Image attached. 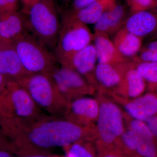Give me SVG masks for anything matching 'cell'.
<instances>
[{
  "instance_id": "6da1fadb",
  "label": "cell",
  "mask_w": 157,
  "mask_h": 157,
  "mask_svg": "<svg viewBox=\"0 0 157 157\" xmlns=\"http://www.w3.org/2000/svg\"><path fill=\"white\" fill-rule=\"evenodd\" d=\"M0 128L18 155L46 153L50 148H64L78 141L97 138L96 126H82L64 117L47 115L30 123L0 115Z\"/></svg>"
},
{
  "instance_id": "7a4b0ae2",
  "label": "cell",
  "mask_w": 157,
  "mask_h": 157,
  "mask_svg": "<svg viewBox=\"0 0 157 157\" xmlns=\"http://www.w3.org/2000/svg\"><path fill=\"white\" fill-rule=\"evenodd\" d=\"M21 11L29 33L49 50L54 49L61 22L56 0H38L28 10Z\"/></svg>"
},
{
  "instance_id": "3957f363",
  "label": "cell",
  "mask_w": 157,
  "mask_h": 157,
  "mask_svg": "<svg viewBox=\"0 0 157 157\" xmlns=\"http://www.w3.org/2000/svg\"><path fill=\"white\" fill-rule=\"evenodd\" d=\"M28 92L36 105L55 117H64L69 102L49 75L29 73L17 82Z\"/></svg>"
},
{
  "instance_id": "277c9868",
  "label": "cell",
  "mask_w": 157,
  "mask_h": 157,
  "mask_svg": "<svg viewBox=\"0 0 157 157\" xmlns=\"http://www.w3.org/2000/svg\"><path fill=\"white\" fill-rule=\"evenodd\" d=\"M99 115L97 120L96 146L98 154L114 147L126 129L124 114L119 106L107 95L98 94Z\"/></svg>"
},
{
  "instance_id": "5b68a950",
  "label": "cell",
  "mask_w": 157,
  "mask_h": 157,
  "mask_svg": "<svg viewBox=\"0 0 157 157\" xmlns=\"http://www.w3.org/2000/svg\"><path fill=\"white\" fill-rule=\"evenodd\" d=\"M54 55L61 66H66L77 52L91 44L94 39L87 25L64 13Z\"/></svg>"
},
{
  "instance_id": "8992f818",
  "label": "cell",
  "mask_w": 157,
  "mask_h": 157,
  "mask_svg": "<svg viewBox=\"0 0 157 157\" xmlns=\"http://www.w3.org/2000/svg\"><path fill=\"white\" fill-rule=\"evenodd\" d=\"M36 105L26 90L10 81L0 95V115L24 123L35 121L46 114Z\"/></svg>"
},
{
  "instance_id": "52a82bcc",
  "label": "cell",
  "mask_w": 157,
  "mask_h": 157,
  "mask_svg": "<svg viewBox=\"0 0 157 157\" xmlns=\"http://www.w3.org/2000/svg\"><path fill=\"white\" fill-rule=\"evenodd\" d=\"M13 44L24 67L29 73L50 75L57 67L54 54L29 32Z\"/></svg>"
},
{
  "instance_id": "ba28073f",
  "label": "cell",
  "mask_w": 157,
  "mask_h": 157,
  "mask_svg": "<svg viewBox=\"0 0 157 157\" xmlns=\"http://www.w3.org/2000/svg\"><path fill=\"white\" fill-rule=\"evenodd\" d=\"M49 76L69 102L80 97L93 94L96 91L84 77L70 68L60 66Z\"/></svg>"
},
{
  "instance_id": "9c48e42d",
  "label": "cell",
  "mask_w": 157,
  "mask_h": 157,
  "mask_svg": "<svg viewBox=\"0 0 157 157\" xmlns=\"http://www.w3.org/2000/svg\"><path fill=\"white\" fill-rule=\"evenodd\" d=\"M99 109L97 98L80 97L70 102L63 117L82 126H95Z\"/></svg>"
},
{
  "instance_id": "30bf717a",
  "label": "cell",
  "mask_w": 157,
  "mask_h": 157,
  "mask_svg": "<svg viewBox=\"0 0 157 157\" xmlns=\"http://www.w3.org/2000/svg\"><path fill=\"white\" fill-rule=\"evenodd\" d=\"M145 80L130 60L124 72L120 84L112 94L114 101H128L142 95L146 87Z\"/></svg>"
},
{
  "instance_id": "8fae6325",
  "label": "cell",
  "mask_w": 157,
  "mask_h": 157,
  "mask_svg": "<svg viewBox=\"0 0 157 157\" xmlns=\"http://www.w3.org/2000/svg\"><path fill=\"white\" fill-rule=\"evenodd\" d=\"M130 60L117 65L98 63L94 74L96 90L99 94L112 95L120 84Z\"/></svg>"
},
{
  "instance_id": "7c38bea8",
  "label": "cell",
  "mask_w": 157,
  "mask_h": 157,
  "mask_svg": "<svg viewBox=\"0 0 157 157\" xmlns=\"http://www.w3.org/2000/svg\"><path fill=\"white\" fill-rule=\"evenodd\" d=\"M1 44L0 74L10 81L17 83L30 73L24 67L13 43Z\"/></svg>"
},
{
  "instance_id": "4fadbf2b",
  "label": "cell",
  "mask_w": 157,
  "mask_h": 157,
  "mask_svg": "<svg viewBox=\"0 0 157 157\" xmlns=\"http://www.w3.org/2000/svg\"><path fill=\"white\" fill-rule=\"evenodd\" d=\"M123 105L125 113L130 117L145 122L157 114V95L149 93L138 98L119 101Z\"/></svg>"
},
{
  "instance_id": "5bb4252c",
  "label": "cell",
  "mask_w": 157,
  "mask_h": 157,
  "mask_svg": "<svg viewBox=\"0 0 157 157\" xmlns=\"http://www.w3.org/2000/svg\"><path fill=\"white\" fill-rule=\"evenodd\" d=\"M97 60L95 48L94 45L90 44L74 55L64 67L76 71L94 88V74Z\"/></svg>"
},
{
  "instance_id": "9a60e30c",
  "label": "cell",
  "mask_w": 157,
  "mask_h": 157,
  "mask_svg": "<svg viewBox=\"0 0 157 157\" xmlns=\"http://www.w3.org/2000/svg\"><path fill=\"white\" fill-rule=\"evenodd\" d=\"M27 32L21 11L0 14V43H13Z\"/></svg>"
},
{
  "instance_id": "2e32d148",
  "label": "cell",
  "mask_w": 157,
  "mask_h": 157,
  "mask_svg": "<svg viewBox=\"0 0 157 157\" xmlns=\"http://www.w3.org/2000/svg\"><path fill=\"white\" fill-rule=\"evenodd\" d=\"M123 27L131 33L143 39L156 32L157 13L148 11L133 13L126 18Z\"/></svg>"
},
{
  "instance_id": "e0dca14e",
  "label": "cell",
  "mask_w": 157,
  "mask_h": 157,
  "mask_svg": "<svg viewBox=\"0 0 157 157\" xmlns=\"http://www.w3.org/2000/svg\"><path fill=\"white\" fill-rule=\"evenodd\" d=\"M93 40L98 63L117 65L130 60L125 58L119 52L107 34L95 32Z\"/></svg>"
},
{
  "instance_id": "ac0fdd59",
  "label": "cell",
  "mask_w": 157,
  "mask_h": 157,
  "mask_svg": "<svg viewBox=\"0 0 157 157\" xmlns=\"http://www.w3.org/2000/svg\"><path fill=\"white\" fill-rule=\"evenodd\" d=\"M125 14L124 7L116 2L102 14L95 24V32H102L108 35L116 33L123 27Z\"/></svg>"
},
{
  "instance_id": "d6986e66",
  "label": "cell",
  "mask_w": 157,
  "mask_h": 157,
  "mask_svg": "<svg viewBox=\"0 0 157 157\" xmlns=\"http://www.w3.org/2000/svg\"><path fill=\"white\" fill-rule=\"evenodd\" d=\"M143 39L131 33L124 27L116 33L113 43L124 58L131 59L137 56L142 48Z\"/></svg>"
},
{
  "instance_id": "ffe728a7",
  "label": "cell",
  "mask_w": 157,
  "mask_h": 157,
  "mask_svg": "<svg viewBox=\"0 0 157 157\" xmlns=\"http://www.w3.org/2000/svg\"><path fill=\"white\" fill-rule=\"evenodd\" d=\"M116 1L98 0L83 9L68 10L65 13L85 24H95L102 14L116 2Z\"/></svg>"
},
{
  "instance_id": "44dd1931",
  "label": "cell",
  "mask_w": 157,
  "mask_h": 157,
  "mask_svg": "<svg viewBox=\"0 0 157 157\" xmlns=\"http://www.w3.org/2000/svg\"><path fill=\"white\" fill-rule=\"evenodd\" d=\"M133 132L136 137V154L141 157H154L157 155V147L155 140V137L148 127L139 132Z\"/></svg>"
},
{
  "instance_id": "7402d4cb",
  "label": "cell",
  "mask_w": 157,
  "mask_h": 157,
  "mask_svg": "<svg viewBox=\"0 0 157 157\" xmlns=\"http://www.w3.org/2000/svg\"><path fill=\"white\" fill-rule=\"evenodd\" d=\"M92 140H83L64 147L69 157H98Z\"/></svg>"
},
{
  "instance_id": "603a6c76",
  "label": "cell",
  "mask_w": 157,
  "mask_h": 157,
  "mask_svg": "<svg viewBox=\"0 0 157 157\" xmlns=\"http://www.w3.org/2000/svg\"><path fill=\"white\" fill-rule=\"evenodd\" d=\"M132 59L145 81L148 82L150 84L157 83V62H140L136 57Z\"/></svg>"
},
{
  "instance_id": "cb8c5ba5",
  "label": "cell",
  "mask_w": 157,
  "mask_h": 157,
  "mask_svg": "<svg viewBox=\"0 0 157 157\" xmlns=\"http://www.w3.org/2000/svg\"><path fill=\"white\" fill-rule=\"evenodd\" d=\"M137 59L142 62H157V40L152 41L142 47Z\"/></svg>"
},
{
  "instance_id": "d4e9b609",
  "label": "cell",
  "mask_w": 157,
  "mask_h": 157,
  "mask_svg": "<svg viewBox=\"0 0 157 157\" xmlns=\"http://www.w3.org/2000/svg\"><path fill=\"white\" fill-rule=\"evenodd\" d=\"M132 14L142 11H154L155 0H125Z\"/></svg>"
},
{
  "instance_id": "484cf974",
  "label": "cell",
  "mask_w": 157,
  "mask_h": 157,
  "mask_svg": "<svg viewBox=\"0 0 157 157\" xmlns=\"http://www.w3.org/2000/svg\"><path fill=\"white\" fill-rule=\"evenodd\" d=\"M20 0H0V14L18 11Z\"/></svg>"
},
{
  "instance_id": "4316f807",
  "label": "cell",
  "mask_w": 157,
  "mask_h": 157,
  "mask_svg": "<svg viewBox=\"0 0 157 157\" xmlns=\"http://www.w3.org/2000/svg\"><path fill=\"white\" fill-rule=\"evenodd\" d=\"M4 149L14 152V150L10 140L0 128V150Z\"/></svg>"
},
{
  "instance_id": "83f0119b",
  "label": "cell",
  "mask_w": 157,
  "mask_h": 157,
  "mask_svg": "<svg viewBox=\"0 0 157 157\" xmlns=\"http://www.w3.org/2000/svg\"><path fill=\"white\" fill-rule=\"evenodd\" d=\"M98 157H129L120 151L115 147L107 149L100 154Z\"/></svg>"
},
{
  "instance_id": "f1b7e54d",
  "label": "cell",
  "mask_w": 157,
  "mask_h": 157,
  "mask_svg": "<svg viewBox=\"0 0 157 157\" xmlns=\"http://www.w3.org/2000/svg\"><path fill=\"white\" fill-rule=\"evenodd\" d=\"M98 0H73L72 10H78L89 6Z\"/></svg>"
},
{
  "instance_id": "f546056e",
  "label": "cell",
  "mask_w": 157,
  "mask_h": 157,
  "mask_svg": "<svg viewBox=\"0 0 157 157\" xmlns=\"http://www.w3.org/2000/svg\"><path fill=\"white\" fill-rule=\"evenodd\" d=\"M144 122L155 137H157V114L150 118Z\"/></svg>"
},
{
  "instance_id": "4dcf8cb0",
  "label": "cell",
  "mask_w": 157,
  "mask_h": 157,
  "mask_svg": "<svg viewBox=\"0 0 157 157\" xmlns=\"http://www.w3.org/2000/svg\"><path fill=\"white\" fill-rule=\"evenodd\" d=\"M19 157H56L52 156L45 152H34L23 154L18 155Z\"/></svg>"
},
{
  "instance_id": "1f68e13d",
  "label": "cell",
  "mask_w": 157,
  "mask_h": 157,
  "mask_svg": "<svg viewBox=\"0 0 157 157\" xmlns=\"http://www.w3.org/2000/svg\"><path fill=\"white\" fill-rule=\"evenodd\" d=\"M10 81L8 78L0 74V95L5 90Z\"/></svg>"
},
{
  "instance_id": "d6a6232c",
  "label": "cell",
  "mask_w": 157,
  "mask_h": 157,
  "mask_svg": "<svg viewBox=\"0 0 157 157\" xmlns=\"http://www.w3.org/2000/svg\"><path fill=\"white\" fill-rule=\"evenodd\" d=\"M23 5L22 11H25L28 10L33 5H34L38 0H20Z\"/></svg>"
},
{
  "instance_id": "836d02e7",
  "label": "cell",
  "mask_w": 157,
  "mask_h": 157,
  "mask_svg": "<svg viewBox=\"0 0 157 157\" xmlns=\"http://www.w3.org/2000/svg\"><path fill=\"white\" fill-rule=\"evenodd\" d=\"M12 152L6 150H0V157H16L12 154Z\"/></svg>"
},
{
  "instance_id": "e575fe53",
  "label": "cell",
  "mask_w": 157,
  "mask_h": 157,
  "mask_svg": "<svg viewBox=\"0 0 157 157\" xmlns=\"http://www.w3.org/2000/svg\"><path fill=\"white\" fill-rule=\"evenodd\" d=\"M150 85L151 88H152L153 89L155 90L157 92V83H156V84H150Z\"/></svg>"
},
{
  "instance_id": "d590c367",
  "label": "cell",
  "mask_w": 157,
  "mask_h": 157,
  "mask_svg": "<svg viewBox=\"0 0 157 157\" xmlns=\"http://www.w3.org/2000/svg\"><path fill=\"white\" fill-rule=\"evenodd\" d=\"M129 157H141L140 156L138 155L137 154H134L133 155H132L130 156H128Z\"/></svg>"
},
{
  "instance_id": "8d00e7d4",
  "label": "cell",
  "mask_w": 157,
  "mask_h": 157,
  "mask_svg": "<svg viewBox=\"0 0 157 157\" xmlns=\"http://www.w3.org/2000/svg\"><path fill=\"white\" fill-rule=\"evenodd\" d=\"M156 1V7L154 11L153 12H155V13H157V0H155Z\"/></svg>"
},
{
  "instance_id": "74e56055",
  "label": "cell",
  "mask_w": 157,
  "mask_h": 157,
  "mask_svg": "<svg viewBox=\"0 0 157 157\" xmlns=\"http://www.w3.org/2000/svg\"><path fill=\"white\" fill-rule=\"evenodd\" d=\"M61 1L65 2H70V1H72V0H61Z\"/></svg>"
},
{
  "instance_id": "f35d334b",
  "label": "cell",
  "mask_w": 157,
  "mask_h": 157,
  "mask_svg": "<svg viewBox=\"0 0 157 157\" xmlns=\"http://www.w3.org/2000/svg\"><path fill=\"white\" fill-rule=\"evenodd\" d=\"M56 157H69L67 155H66V156H62V157H59V156H56Z\"/></svg>"
},
{
  "instance_id": "ab89813d",
  "label": "cell",
  "mask_w": 157,
  "mask_h": 157,
  "mask_svg": "<svg viewBox=\"0 0 157 157\" xmlns=\"http://www.w3.org/2000/svg\"><path fill=\"white\" fill-rule=\"evenodd\" d=\"M155 36H156V38H157V30L156 31V32H155Z\"/></svg>"
},
{
  "instance_id": "60d3db41",
  "label": "cell",
  "mask_w": 157,
  "mask_h": 157,
  "mask_svg": "<svg viewBox=\"0 0 157 157\" xmlns=\"http://www.w3.org/2000/svg\"><path fill=\"white\" fill-rule=\"evenodd\" d=\"M1 43H0V48H1Z\"/></svg>"
},
{
  "instance_id": "b9f144b4",
  "label": "cell",
  "mask_w": 157,
  "mask_h": 157,
  "mask_svg": "<svg viewBox=\"0 0 157 157\" xmlns=\"http://www.w3.org/2000/svg\"><path fill=\"white\" fill-rule=\"evenodd\" d=\"M154 157H157V155L155 156Z\"/></svg>"
}]
</instances>
